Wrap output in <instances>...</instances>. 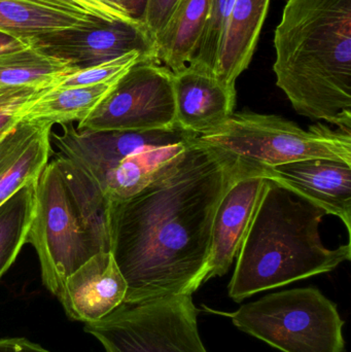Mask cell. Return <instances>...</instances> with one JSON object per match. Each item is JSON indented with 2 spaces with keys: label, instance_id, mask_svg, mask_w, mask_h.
<instances>
[{
  "label": "cell",
  "instance_id": "6da1fadb",
  "mask_svg": "<svg viewBox=\"0 0 351 352\" xmlns=\"http://www.w3.org/2000/svg\"><path fill=\"white\" fill-rule=\"evenodd\" d=\"M241 163L196 138L139 192L107 200L109 250L128 285L124 302L193 295L205 283L216 207Z\"/></svg>",
  "mask_w": 351,
  "mask_h": 352
},
{
  "label": "cell",
  "instance_id": "7a4b0ae2",
  "mask_svg": "<svg viewBox=\"0 0 351 352\" xmlns=\"http://www.w3.org/2000/svg\"><path fill=\"white\" fill-rule=\"evenodd\" d=\"M274 47L276 85L295 111L351 131V0H288Z\"/></svg>",
  "mask_w": 351,
  "mask_h": 352
},
{
  "label": "cell",
  "instance_id": "3957f363",
  "mask_svg": "<svg viewBox=\"0 0 351 352\" xmlns=\"http://www.w3.org/2000/svg\"><path fill=\"white\" fill-rule=\"evenodd\" d=\"M324 209L273 180L263 195L238 252L229 297L241 303L270 289L332 272L351 260L350 244L330 250L319 234Z\"/></svg>",
  "mask_w": 351,
  "mask_h": 352
},
{
  "label": "cell",
  "instance_id": "277c9868",
  "mask_svg": "<svg viewBox=\"0 0 351 352\" xmlns=\"http://www.w3.org/2000/svg\"><path fill=\"white\" fill-rule=\"evenodd\" d=\"M197 140L261 166L307 159H330L351 166V131L324 124L306 131L280 116L233 113L220 127Z\"/></svg>",
  "mask_w": 351,
  "mask_h": 352
},
{
  "label": "cell",
  "instance_id": "5b68a950",
  "mask_svg": "<svg viewBox=\"0 0 351 352\" xmlns=\"http://www.w3.org/2000/svg\"><path fill=\"white\" fill-rule=\"evenodd\" d=\"M233 324L282 352H344V320L317 287L270 294L229 314Z\"/></svg>",
  "mask_w": 351,
  "mask_h": 352
},
{
  "label": "cell",
  "instance_id": "8992f818",
  "mask_svg": "<svg viewBox=\"0 0 351 352\" xmlns=\"http://www.w3.org/2000/svg\"><path fill=\"white\" fill-rule=\"evenodd\" d=\"M35 194L26 243L38 256L43 285L57 297L70 274L105 250L87 227L55 159L39 176Z\"/></svg>",
  "mask_w": 351,
  "mask_h": 352
},
{
  "label": "cell",
  "instance_id": "52a82bcc",
  "mask_svg": "<svg viewBox=\"0 0 351 352\" xmlns=\"http://www.w3.org/2000/svg\"><path fill=\"white\" fill-rule=\"evenodd\" d=\"M199 312L192 295L165 296L123 302L84 329L105 352H208L200 337Z\"/></svg>",
  "mask_w": 351,
  "mask_h": 352
},
{
  "label": "cell",
  "instance_id": "ba28073f",
  "mask_svg": "<svg viewBox=\"0 0 351 352\" xmlns=\"http://www.w3.org/2000/svg\"><path fill=\"white\" fill-rule=\"evenodd\" d=\"M173 74L156 61L134 64L78 130H156L177 127Z\"/></svg>",
  "mask_w": 351,
  "mask_h": 352
},
{
  "label": "cell",
  "instance_id": "9c48e42d",
  "mask_svg": "<svg viewBox=\"0 0 351 352\" xmlns=\"http://www.w3.org/2000/svg\"><path fill=\"white\" fill-rule=\"evenodd\" d=\"M29 45L80 70L138 52L157 61L154 37L139 23L103 22L38 35Z\"/></svg>",
  "mask_w": 351,
  "mask_h": 352
},
{
  "label": "cell",
  "instance_id": "30bf717a",
  "mask_svg": "<svg viewBox=\"0 0 351 352\" xmlns=\"http://www.w3.org/2000/svg\"><path fill=\"white\" fill-rule=\"evenodd\" d=\"M181 127L156 130H78L63 125L61 135L54 134L58 154L82 169L97 184L121 161L148 148L191 142L198 138Z\"/></svg>",
  "mask_w": 351,
  "mask_h": 352
},
{
  "label": "cell",
  "instance_id": "8fae6325",
  "mask_svg": "<svg viewBox=\"0 0 351 352\" xmlns=\"http://www.w3.org/2000/svg\"><path fill=\"white\" fill-rule=\"evenodd\" d=\"M266 182L260 165L242 160L216 207L205 283L224 276L230 269L255 217Z\"/></svg>",
  "mask_w": 351,
  "mask_h": 352
},
{
  "label": "cell",
  "instance_id": "7c38bea8",
  "mask_svg": "<svg viewBox=\"0 0 351 352\" xmlns=\"http://www.w3.org/2000/svg\"><path fill=\"white\" fill-rule=\"evenodd\" d=\"M268 179L335 215L351 233V166L330 159H307L280 166H261Z\"/></svg>",
  "mask_w": 351,
  "mask_h": 352
},
{
  "label": "cell",
  "instance_id": "4fadbf2b",
  "mask_svg": "<svg viewBox=\"0 0 351 352\" xmlns=\"http://www.w3.org/2000/svg\"><path fill=\"white\" fill-rule=\"evenodd\" d=\"M128 285L111 252H101L70 274L57 296L66 314L94 322L123 303Z\"/></svg>",
  "mask_w": 351,
  "mask_h": 352
},
{
  "label": "cell",
  "instance_id": "5bb4252c",
  "mask_svg": "<svg viewBox=\"0 0 351 352\" xmlns=\"http://www.w3.org/2000/svg\"><path fill=\"white\" fill-rule=\"evenodd\" d=\"M173 93L177 125L199 136L225 123L236 102L235 87L198 66L173 74Z\"/></svg>",
  "mask_w": 351,
  "mask_h": 352
},
{
  "label": "cell",
  "instance_id": "9a60e30c",
  "mask_svg": "<svg viewBox=\"0 0 351 352\" xmlns=\"http://www.w3.org/2000/svg\"><path fill=\"white\" fill-rule=\"evenodd\" d=\"M53 125L21 120L0 140V205L37 180L49 162Z\"/></svg>",
  "mask_w": 351,
  "mask_h": 352
},
{
  "label": "cell",
  "instance_id": "2e32d148",
  "mask_svg": "<svg viewBox=\"0 0 351 352\" xmlns=\"http://www.w3.org/2000/svg\"><path fill=\"white\" fill-rule=\"evenodd\" d=\"M269 4L270 0H235L214 70L227 86L235 87L238 76L249 67Z\"/></svg>",
  "mask_w": 351,
  "mask_h": 352
},
{
  "label": "cell",
  "instance_id": "e0dca14e",
  "mask_svg": "<svg viewBox=\"0 0 351 352\" xmlns=\"http://www.w3.org/2000/svg\"><path fill=\"white\" fill-rule=\"evenodd\" d=\"M100 23L66 0H0V31L28 45L45 33Z\"/></svg>",
  "mask_w": 351,
  "mask_h": 352
},
{
  "label": "cell",
  "instance_id": "ac0fdd59",
  "mask_svg": "<svg viewBox=\"0 0 351 352\" xmlns=\"http://www.w3.org/2000/svg\"><path fill=\"white\" fill-rule=\"evenodd\" d=\"M210 0H179L160 32L155 36L158 63L172 74L193 64L201 41Z\"/></svg>",
  "mask_w": 351,
  "mask_h": 352
},
{
  "label": "cell",
  "instance_id": "d6986e66",
  "mask_svg": "<svg viewBox=\"0 0 351 352\" xmlns=\"http://www.w3.org/2000/svg\"><path fill=\"white\" fill-rule=\"evenodd\" d=\"M113 84L49 88L23 109L21 120L67 125L84 121L111 90Z\"/></svg>",
  "mask_w": 351,
  "mask_h": 352
},
{
  "label": "cell",
  "instance_id": "ffe728a7",
  "mask_svg": "<svg viewBox=\"0 0 351 352\" xmlns=\"http://www.w3.org/2000/svg\"><path fill=\"white\" fill-rule=\"evenodd\" d=\"M194 140L148 148L124 159L99 184L105 198L122 200L133 196L150 184L161 169L183 154Z\"/></svg>",
  "mask_w": 351,
  "mask_h": 352
},
{
  "label": "cell",
  "instance_id": "44dd1931",
  "mask_svg": "<svg viewBox=\"0 0 351 352\" xmlns=\"http://www.w3.org/2000/svg\"><path fill=\"white\" fill-rule=\"evenodd\" d=\"M74 72L66 62L28 47L0 57V88L45 90Z\"/></svg>",
  "mask_w": 351,
  "mask_h": 352
},
{
  "label": "cell",
  "instance_id": "7402d4cb",
  "mask_svg": "<svg viewBox=\"0 0 351 352\" xmlns=\"http://www.w3.org/2000/svg\"><path fill=\"white\" fill-rule=\"evenodd\" d=\"M37 180L29 182L0 205V278L26 243L36 207Z\"/></svg>",
  "mask_w": 351,
  "mask_h": 352
},
{
  "label": "cell",
  "instance_id": "603a6c76",
  "mask_svg": "<svg viewBox=\"0 0 351 352\" xmlns=\"http://www.w3.org/2000/svg\"><path fill=\"white\" fill-rule=\"evenodd\" d=\"M234 3L235 0H210L207 22L191 66H198L214 74L220 41Z\"/></svg>",
  "mask_w": 351,
  "mask_h": 352
},
{
  "label": "cell",
  "instance_id": "cb8c5ba5",
  "mask_svg": "<svg viewBox=\"0 0 351 352\" xmlns=\"http://www.w3.org/2000/svg\"><path fill=\"white\" fill-rule=\"evenodd\" d=\"M141 60H150L138 52H132L117 59L105 62L100 65L84 68L60 78L53 88L90 87L96 85L117 82L134 64ZM152 61V60H150Z\"/></svg>",
  "mask_w": 351,
  "mask_h": 352
},
{
  "label": "cell",
  "instance_id": "d4e9b609",
  "mask_svg": "<svg viewBox=\"0 0 351 352\" xmlns=\"http://www.w3.org/2000/svg\"><path fill=\"white\" fill-rule=\"evenodd\" d=\"M45 90L0 88V140L21 121L25 107Z\"/></svg>",
  "mask_w": 351,
  "mask_h": 352
},
{
  "label": "cell",
  "instance_id": "484cf974",
  "mask_svg": "<svg viewBox=\"0 0 351 352\" xmlns=\"http://www.w3.org/2000/svg\"><path fill=\"white\" fill-rule=\"evenodd\" d=\"M84 14L103 22H131L132 20L115 0H66ZM140 24V23H139Z\"/></svg>",
  "mask_w": 351,
  "mask_h": 352
},
{
  "label": "cell",
  "instance_id": "4316f807",
  "mask_svg": "<svg viewBox=\"0 0 351 352\" xmlns=\"http://www.w3.org/2000/svg\"><path fill=\"white\" fill-rule=\"evenodd\" d=\"M179 0H148L144 25L152 36H156L170 18Z\"/></svg>",
  "mask_w": 351,
  "mask_h": 352
},
{
  "label": "cell",
  "instance_id": "83f0119b",
  "mask_svg": "<svg viewBox=\"0 0 351 352\" xmlns=\"http://www.w3.org/2000/svg\"><path fill=\"white\" fill-rule=\"evenodd\" d=\"M0 352H51L26 338H0Z\"/></svg>",
  "mask_w": 351,
  "mask_h": 352
},
{
  "label": "cell",
  "instance_id": "f1b7e54d",
  "mask_svg": "<svg viewBox=\"0 0 351 352\" xmlns=\"http://www.w3.org/2000/svg\"><path fill=\"white\" fill-rule=\"evenodd\" d=\"M115 1L123 8L124 12L132 20L144 25L148 0H115Z\"/></svg>",
  "mask_w": 351,
  "mask_h": 352
},
{
  "label": "cell",
  "instance_id": "f546056e",
  "mask_svg": "<svg viewBox=\"0 0 351 352\" xmlns=\"http://www.w3.org/2000/svg\"><path fill=\"white\" fill-rule=\"evenodd\" d=\"M28 47H30V45L22 39L3 32V31H0V57L6 55V54L21 51V50L26 49Z\"/></svg>",
  "mask_w": 351,
  "mask_h": 352
}]
</instances>
